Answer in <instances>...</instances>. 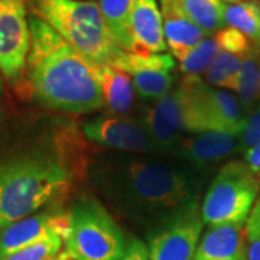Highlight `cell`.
<instances>
[{
  "label": "cell",
  "instance_id": "obj_29",
  "mask_svg": "<svg viewBox=\"0 0 260 260\" xmlns=\"http://www.w3.org/2000/svg\"><path fill=\"white\" fill-rule=\"evenodd\" d=\"M244 164L249 167L251 174L256 177L260 184V142L244 153Z\"/></svg>",
  "mask_w": 260,
  "mask_h": 260
},
{
  "label": "cell",
  "instance_id": "obj_31",
  "mask_svg": "<svg viewBox=\"0 0 260 260\" xmlns=\"http://www.w3.org/2000/svg\"><path fill=\"white\" fill-rule=\"evenodd\" d=\"M2 91H3V75L0 73V94H2Z\"/></svg>",
  "mask_w": 260,
  "mask_h": 260
},
{
  "label": "cell",
  "instance_id": "obj_23",
  "mask_svg": "<svg viewBox=\"0 0 260 260\" xmlns=\"http://www.w3.org/2000/svg\"><path fill=\"white\" fill-rule=\"evenodd\" d=\"M220 51L221 48L218 47L215 38L207 37L179 61V70L185 75H201L207 73Z\"/></svg>",
  "mask_w": 260,
  "mask_h": 260
},
{
  "label": "cell",
  "instance_id": "obj_1",
  "mask_svg": "<svg viewBox=\"0 0 260 260\" xmlns=\"http://www.w3.org/2000/svg\"><path fill=\"white\" fill-rule=\"evenodd\" d=\"M87 175L113 213L146 236L200 201L204 178L172 156L116 150L90 159Z\"/></svg>",
  "mask_w": 260,
  "mask_h": 260
},
{
  "label": "cell",
  "instance_id": "obj_8",
  "mask_svg": "<svg viewBox=\"0 0 260 260\" xmlns=\"http://www.w3.org/2000/svg\"><path fill=\"white\" fill-rule=\"evenodd\" d=\"M204 221L197 201L146 236L152 260H194Z\"/></svg>",
  "mask_w": 260,
  "mask_h": 260
},
{
  "label": "cell",
  "instance_id": "obj_21",
  "mask_svg": "<svg viewBox=\"0 0 260 260\" xmlns=\"http://www.w3.org/2000/svg\"><path fill=\"white\" fill-rule=\"evenodd\" d=\"M185 15L207 37L225 28L221 0H179Z\"/></svg>",
  "mask_w": 260,
  "mask_h": 260
},
{
  "label": "cell",
  "instance_id": "obj_20",
  "mask_svg": "<svg viewBox=\"0 0 260 260\" xmlns=\"http://www.w3.org/2000/svg\"><path fill=\"white\" fill-rule=\"evenodd\" d=\"M236 97L244 113L253 110L260 103V52L251 51L243 56L239 77L234 85Z\"/></svg>",
  "mask_w": 260,
  "mask_h": 260
},
{
  "label": "cell",
  "instance_id": "obj_30",
  "mask_svg": "<svg viewBox=\"0 0 260 260\" xmlns=\"http://www.w3.org/2000/svg\"><path fill=\"white\" fill-rule=\"evenodd\" d=\"M56 260H73V259H71V257H70V256H68V254H67L64 250H61V253L56 256Z\"/></svg>",
  "mask_w": 260,
  "mask_h": 260
},
{
  "label": "cell",
  "instance_id": "obj_9",
  "mask_svg": "<svg viewBox=\"0 0 260 260\" xmlns=\"http://www.w3.org/2000/svg\"><path fill=\"white\" fill-rule=\"evenodd\" d=\"M83 133L87 140L110 150L139 155H162L143 123L130 117L100 116L85 121Z\"/></svg>",
  "mask_w": 260,
  "mask_h": 260
},
{
  "label": "cell",
  "instance_id": "obj_2",
  "mask_svg": "<svg viewBox=\"0 0 260 260\" xmlns=\"http://www.w3.org/2000/svg\"><path fill=\"white\" fill-rule=\"evenodd\" d=\"M88 164L81 136L70 127L0 153V230L65 197Z\"/></svg>",
  "mask_w": 260,
  "mask_h": 260
},
{
  "label": "cell",
  "instance_id": "obj_3",
  "mask_svg": "<svg viewBox=\"0 0 260 260\" xmlns=\"http://www.w3.org/2000/svg\"><path fill=\"white\" fill-rule=\"evenodd\" d=\"M30 51L26 81L34 99L48 109L90 114L104 107L91 64L51 26L29 16Z\"/></svg>",
  "mask_w": 260,
  "mask_h": 260
},
{
  "label": "cell",
  "instance_id": "obj_5",
  "mask_svg": "<svg viewBox=\"0 0 260 260\" xmlns=\"http://www.w3.org/2000/svg\"><path fill=\"white\" fill-rule=\"evenodd\" d=\"M64 251L73 260H119L129 242L119 223L93 197L77 200L68 210Z\"/></svg>",
  "mask_w": 260,
  "mask_h": 260
},
{
  "label": "cell",
  "instance_id": "obj_19",
  "mask_svg": "<svg viewBox=\"0 0 260 260\" xmlns=\"http://www.w3.org/2000/svg\"><path fill=\"white\" fill-rule=\"evenodd\" d=\"M225 26L240 30L260 47V6L247 0H221Z\"/></svg>",
  "mask_w": 260,
  "mask_h": 260
},
{
  "label": "cell",
  "instance_id": "obj_12",
  "mask_svg": "<svg viewBox=\"0 0 260 260\" xmlns=\"http://www.w3.org/2000/svg\"><path fill=\"white\" fill-rule=\"evenodd\" d=\"M237 148L239 135L205 132L181 138L171 156L205 177L210 168L232 156L237 152Z\"/></svg>",
  "mask_w": 260,
  "mask_h": 260
},
{
  "label": "cell",
  "instance_id": "obj_13",
  "mask_svg": "<svg viewBox=\"0 0 260 260\" xmlns=\"http://www.w3.org/2000/svg\"><path fill=\"white\" fill-rule=\"evenodd\" d=\"M130 30L135 54H164L168 51L164 19L156 0H136Z\"/></svg>",
  "mask_w": 260,
  "mask_h": 260
},
{
  "label": "cell",
  "instance_id": "obj_28",
  "mask_svg": "<svg viewBox=\"0 0 260 260\" xmlns=\"http://www.w3.org/2000/svg\"><path fill=\"white\" fill-rule=\"evenodd\" d=\"M119 260H152L150 254H149L148 246L142 242L140 239L133 237L129 242V247L126 253L121 256Z\"/></svg>",
  "mask_w": 260,
  "mask_h": 260
},
{
  "label": "cell",
  "instance_id": "obj_11",
  "mask_svg": "<svg viewBox=\"0 0 260 260\" xmlns=\"http://www.w3.org/2000/svg\"><path fill=\"white\" fill-rule=\"evenodd\" d=\"M68 224V210L51 208L6 225L0 230V259L54 234L65 237Z\"/></svg>",
  "mask_w": 260,
  "mask_h": 260
},
{
  "label": "cell",
  "instance_id": "obj_15",
  "mask_svg": "<svg viewBox=\"0 0 260 260\" xmlns=\"http://www.w3.org/2000/svg\"><path fill=\"white\" fill-rule=\"evenodd\" d=\"M160 13L168 51L178 61L207 38L186 16L179 0H160Z\"/></svg>",
  "mask_w": 260,
  "mask_h": 260
},
{
  "label": "cell",
  "instance_id": "obj_10",
  "mask_svg": "<svg viewBox=\"0 0 260 260\" xmlns=\"http://www.w3.org/2000/svg\"><path fill=\"white\" fill-rule=\"evenodd\" d=\"M113 67L129 75L142 100L158 102L172 91L175 58L168 52L135 54L124 51Z\"/></svg>",
  "mask_w": 260,
  "mask_h": 260
},
{
  "label": "cell",
  "instance_id": "obj_16",
  "mask_svg": "<svg viewBox=\"0 0 260 260\" xmlns=\"http://www.w3.org/2000/svg\"><path fill=\"white\" fill-rule=\"evenodd\" d=\"M194 260H246V223L210 227L200 239Z\"/></svg>",
  "mask_w": 260,
  "mask_h": 260
},
{
  "label": "cell",
  "instance_id": "obj_25",
  "mask_svg": "<svg viewBox=\"0 0 260 260\" xmlns=\"http://www.w3.org/2000/svg\"><path fill=\"white\" fill-rule=\"evenodd\" d=\"M214 38H215L218 47L221 48V51L230 52L234 55L244 56L253 51L250 39L244 37L240 30L230 28V26H225L221 30H218L214 35Z\"/></svg>",
  "mask_w": 260,
  "mask_h": 260
},
{
  "label": "cell",
  "instance_id": "obj_18",
  "mask_svg": "<svg viewBox=\"0 0 260 260\" xmlns=\"http://www.w3.org/2000/svg\"><path fill=\"white\" fill-rule=\"evenodd\" d=\"M106 25L114 42L126 52H133L130 19L136 0H99Z\"/></svg>",
  "mask_w": 260,
  "mask_h": 260
},
{
  "label": "cell",
  "instance_id": "obj_17",
  "mask_svg": "<svg viewBox=\"0 0 260 260\" xmlns=\"http://www.w3.org/2000/svg\"><path fill=\"white\" fill-rule=\"evenodd\" d=\"M91 67L107 112L112 113L113 116H123L129 113L136 94L132 78L113 65L91 64Z\"/></svg>",
  "mask_w": 260,
  "mask_h": 260
},
{
  "label": "cell",
  "instance_id": "obj_33",
  "mask_svg": "<svg viewBox=\"0 0 260 260\" xmlns=\"http://www.w3.org/2000/svg\"><path fill=\"white\" fill-rule=\"evenodd\" d=\"M247 2H253V0H247Z\"/></svg>",
  "mask_w": 260,
  "mask_h": 260
},
{
  "label": "cell",
  "instance_id": "obj_24",
  "mask_svg": "<svg viewBox=\"0 0 260 260\" xmlns=\"http://www.w3.org/2000/svg\"><path fill=\"white\" fill-rule=\"evenodd\" d=\"M64 246V237L54 234L48 239L30 244L0 260H49L58 256Z\"/></svg>",
  "mask_w": 260,
  "mask_h": 260
},
{
  "label": "cell",
  "instance_id": "obj_7",
  "mask_svg": "<svg viewBox=\"0 0 260 260\" xmlns=\"http://www.w3.org/2000/svg\"><path fill=\"white\" fill-rule=\"evenodd\" d=\"M30 51L26 0H0V73L10 84L26 74Z\"/></svg>",
  "mask_w": 260,
  "mask_h": 260
},
{
  "label": "cell",
  "instance_id": "obj_22",
  "mask_svg": "<svg viewBox=\"0 0 260 260\" xmlns=\"http://www.w3.org/2000/svg\"><path fill=\"white\" fill-rule=\"evenodd\" d=\"M243 56L234 55L225 51H220V54L214 59L211 67L205 73V83L215 88L223 90H234V85L239 77L240 65Z\"/></svg>",
  "mask_w": 260,
  "mask_h": 260
},
{
  "label": "cell",
  "instance_id": "obj_27",
  "mask_svg": "<svg viewBox=\"0 0 260 260\" xmlns=\"http://www.w3.org/2000/svg\"><path fill=\"white\" fill-rule=\"evenodd\" d=\"M246 260H260V195L246 221Z\"/></svg>",
  "mask_w": 260,
  "mask_h": 260
},
{
  "label": "cell",
  "instance_id": "obj_26",
  "mask_svg": "<svg viewBox=\"0 0 260 260\" xmlns=\"http://www.w3.org/2000/svg\"><path fill=\"white\" fill-rule=\"evenodd\" d=\"M260 142V103L246 114V120L242 132L239 133V148L237 152L246 153Z\"/></svg>",
  "mask_w": 260,
  "mask_h": 260
},
{
  "label": "cell",
  "instance_id": "obj_14",
  "mask_svg": "<svg viewBox=\"0 0 260 260\" xmlns=\"http://www.w3.org/2000/svg\"><path fill=\"white\" fill-rule=\"evenodd\" d=\"M201 104L208 132H225L239 135L246 120V113L237 97L229 90L215 88L204 83Z\"/></svg>",
  "mask_w": 260,
  "mask_h": 260
},
{
  "label": "cell",
  "instance_id": "obj_6",
  "mask_svg": "<svg viewBox=\"0 0 260 260\" xmlns=\"http://www.w3.org/2000/svg\"><path fill=\"white\" fill-rule=\"evenodd\" d=\"M260 195V184L249 167L232 160L220 168L201 203L205 225L246 223Z\"/></svg>",
  "mask_w": 260,
  "mask_h": 260
},
{
  "label": "cell",
  "instance_id": "obj_32",
  "mask_svg": "<svg viewBox=\"0 0 260 260\" xmlns=\"http://www.w3.org/2000/svg\"><path fill=\"white\" fill-rule=\"evenodd\" d=\"M49 260H56V256H55V257H52V259H49Z\"/></svg>",
  "mask_w": 260,
  "mask_h": 260
},
{
  "label": "cell",
  "instance_id": "obj_4",
  "mask_svg": "<svg viewBox=\"0 0 260 260\" xmlns=\"http://www.w3.org/2000/svg\"><path fill=\"white\" fill-rule=\"evenodd\" d=\"M32 15L44 20L90 64L114 65L123 55L94 0H29Z\"/></svg>",
  "mask_w": 260,
  "mask_h": 260
}]
</instances>
